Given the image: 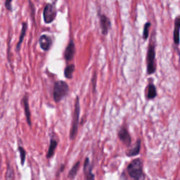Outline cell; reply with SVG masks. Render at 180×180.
I'll return each instance as SVG.
<instances>
[{"instance_id": "3", "label": "cell", "mask_w": 180, "mask_h": 180, "mask_svg": "<svg viewBox=\"0 0 180 180\" xmlns=\"http://www.w3.org/2000/svg\"><path fill=\"white\" fill-rule=\"evenodd\" d=\"M79 113H80V105H79V97H77L75 102V109L73 116H72L71 132H70V138H71V139H74L75 137H76L77 133H78Z\"/></svg>"}, {"instance_id": "14", "label": "cell", "mask_w": 180, "mask_h": 180, "mask_svg": "<svg viewBox=\"0 0 180 180\" xmlns=\"http://www.w3.org/2000/svg\"><path fill=\"white\" fill-rule=\"evenodd\" d=\"M27 28H28V23L26 22H23L22 24V29H21V31H20L19 39H18V43L17 44H16V51H19L20 50V46H21L23 39H24V37L25 36V33H26Z\"/></svg>"}, {"instance_id": "9", "label": "cell", "mask_w": 180, "mask_h": 180, "mask_svg": "<svg viewBox=\"0 0 180 180\" xmlns=\"http://www.w3.org/2000/svg\"><path fill=\"white\" fill-rule=\"evenodd\" d=\"M75 53V45L74 41L72 39H71L64 51L65 59L67 61H71L74 57Z\"/></svg>"}, {"instance_id": "24", "label": "cell", "mask_w": 180, "mask_h": 180, "mask_svg": "<svg viewBox=\"0 0 180 180\" xmlns=\"http://www.w3.org/2000/svg\"><path fill=\"white\" fill-rule=\"evenodd\" d=\"M64 167H65V166H64V165H61V167L60 172H63V171H64Z\"/></svg>"}, {"instance_id": "18", "label": "cell", "mask_w": 180, "mask_h": 180, "mask_svg": "<svg viewBox=\"0 0 180 180\" xmlns=\"http://www.w3.org/2000/svg\"><path fill=\"white\" fill-rule=\"evenodd\" d=\"M75 69V66L74 64L67 65L64 70V76L67 79H72Z\"/></svg>"}, {"instance_id": "22", "label": "cell", "mask_w": 180, "mask_h": 180, "mask_svg": "<svg viewBox=\"0 0 180 180\" xmlns=\"http://www.w3.org/2000/svg\"><path fill=\"white\" fill-rule=\"evenodd\" d=\"M11 0H9V1H6L4 2V5H5L6 9L9 11H12V6H11Z\"/></svg>"}, {"instance_id": "20", "label": "cell", "mask_w": 180, "mask_h": 180, "mask_svg": "<svg viewBox=\"0 0 180 180\" xmlns=\"http://www.w3.org/2000/svg\"><path fill=\"white\" fill-rule=\"evenodd\" d=\"M13 175H14V174H13V168L11 167L10 165H8L7 170H6V180H13Z\"/></svg>"}, {"instance_id": "23", "label": "cell", "mask_w": 180, "mask_h": 180, "mask_svg": "<svg viewBox=\"0 0 180 180\" xmlns=\"http://www.w3.org/2000/svg\"><path fill=\"white\" fill-rule=\"evenodd\" d=\"M29 3L30 4V8H31V10H32V18H33L34 22H35V7H34V6L32 5V4L31 2H29Z\"/></svg>"}, {"instance_id": "8", "label": "cell", "mask_w": 180, "mask_h": 180, "mask_svg": "<svg viewBox=\"0 0 180 180\" xmlns=\"http://www.w3.org/2000/svg\"><path fill=\"white\" fill-rule=\"evenodd\" d=\"M118 137L123 143L127 146H130L132 142V138L129 132L125 127H121L118 132Z\"/></svg>"}, {"instance_id": "1", "label": "cell", "mask_w": 180, "mask_h": 180, "mask_svg": "<svg viewBox=\"0 0 180 180\" xmlns=\"http://www.w3.org/2000/svg\"><path fill=\"white\" fill-rule=\"evenodd\" d=\"M127 171L132 180H145L143 171V162L140 158H136L128 165Z\"/></svg>"}, {"instance_id": "4", "label": "cell", "mask_w": 180, "mask_h": 180, "mask_svg": "<svg viewBox=\"0 0 180 180\" xmlns=\"http://www.w3.org/2000/svg\"><path fill=\"white\" fill-rule=\"evenodd\" d=\"M57 15V9L54 4L47 3L44 6L43 11V17L44 22L47 24L52 23Z\"/></svg>"}, {"instance_id": "16", "label": "cell", "mask_w": 180, "mask_h": 180, "mask_svg": "<svg viewBox=\"0 0 180 180\" xmlns=\"http://www.w3.org/2000/svg\"><path fill=\"white\" fill-rule=\"evenodd\" d=\"M79 166H80V162L78 161L76 163H75V165L72 166L71 170L69 171L68 174V179L71 180H73L75 178L77 174H78V172L79 170Z\"/></svg>"}, {"instance_id": "17", "label": "cell", "mask_w": 180, "mask_h": 180, "mask_svg": "<svg viewBox=\"0 0 180 180\" xmlns=\"http://www.w3.org/2000/svg\"><path fill=\"white\" fill-rule=\"evenodd\" d=\"M157 95V91H156V87L153 84H150L148 86V90H147V98L148 99H153L156 98Z\"/></svg>"}, {"instance_id": "15", "label": "cell", "mask_w": 180, "mask_h": 180, "mask_svg": "<svg viewBox=\"0 0 180 180\" xmlns=\"http://www.w3.org/2000/svg\"><path fill=\"white\" fill-rule=\"evenodd\" d=\"M58 145V141L57 140L51 139L50 141V147H49V150L47 152V154H46V158H52L53 155H54L55 150L57 149Z\"/></svg>"}, {"instance_id": "19", "label": "cell", "mask_w": 180, "mask_h": 180, "mask_svg": "<svg viewBox=\"0 0 180 180\" xmlns=\"http://www.w3.org/2000/svg\"><path fill=\"white\" fill-rule=\"evenodd\" d=\"M151 23L150 22H147L144 24V31H143V38L144 40H146L149 37V29H150L151 27Z\"/></svg>"}, {"instance_id": "21", "label": "cell", "mask_w": 180, "mask_h": 180, "mask_svg": "<svg viewBox=\"0 0 180 180\" xmlns=\"http://www.w3.org/2000/svg\"><path fill=\"white\" fill-rule=\"evenodd\" d=\"M18 151L20 153V163H21V165H23L25 163V149L23 148L22 146H18Z\"/></svg>"}, {"instance_id": "12", "label": "cell", "mask_w": 180, "mask_h": 180, "mask_svg": "<svg viewBox=\"0 0 180 180\" xmlns=\"http://www.w3.org/2000/svg\"><path fill=\"white\" fill-rule=\"evenodd\" d=\"M22 102L23 104V107H24L25 115V117H26L27 123L29 125V126L31 127V114H30L28 97L27 95H25L24 97H23V98L22 99Z\"/></svg>"}, {"instance_id": "13", "label": "cell", "mask_w": 180, "mask_h": 180, "mask_svg": "<svg viewBox=\"0 0 180 180\" xmlns=\"http://www.w3.org/2000/svg\"><path fill=\"white\" fill-rule=\"evenodd\" d=\"M140 149H141V140L138 139L134 146L130 149L129 151L126 152V155L128 157H132V156H137L139 153Z\"/></svg>"}, {"instance_id": "2", "label": "cell", "mask_w": 180, "mask_h": 180, "mask_svg": "<svg viewBox=\"0 0 180 180\" xmlns=\"http://www.w3.org/2000/svg\"><path fill=\"white\" fill-rule=\"evenodd\" d=\"M69 92V86L65 81L58 80L53 86V97L56 103H58L66 97Z\"/></svg>"}, {"instance_id": "5", "label": "cell", "mask_w": 180, "mask_h": 180, "mask_svg": "<svg viewBox=\"0 0 180 180\" xmlns=\"http://www.w3.org/2000/svg\"><path fill=\"white\" fill-rule=\"evenodd\" d=\"M155 46L150 44L147 51V73L151 75L156 72Z\"/></svg>"}, {"instance_id": "10", "label": "cell", "mask_w": 180, "mask_h": 180, "mask_svg": "<svg viewBox=\"0 0 180 180\" xmlns=\"http://www.w3.org/2000/svg\"><path fill=\"white\" fill-rule=\"evenodd\" d=\"M111 25V20H110L109 18L106 15L103 14L100 16V26H101V28L102 34L104 35H106L108 34Z\"/></svg>"}, {"instance_id": "6", "label": "cell", "mask_w": 180, "mask_h": 180, "mask_svg": "<svg viewBox=\"0 0 180 180\" xmlns=\"http://www.w3.org/2000/svg\"><path fill=\"white\" fill-rule=\"evenodd\" d=\"M83 172L85 175V180H95V175L92 173V166L91 165L89 158L86 157L84 162Z\"/></svg>"}, {"instance_id": "7", "label": "cell", "mask_w": 180, "mask_h": 180, "mask_svg": "<svg viewBox=\"0 0 180 180\" xmlns=\"http://www.w3.org/2000/svg\"><path fill=\"white\" fill-rule=\"evenodd\" d=\"M39 46L44 51H49L53 44V39L47 35H42L39 39Z\"/></svg>"}, {"instance_id": "11", "label": "cell", "mask_w": 180, "mask_h": 180, "mask_svg": "<svg viewBox=\"0 0 180 180\" xmlns=\"http://www.w3.org/2000/svg\"><path fill=\"white\" fill-rule=\"evenodd\" d=\"M173 39L175 45L178 46L180 42V15L174 20V28L173 32Z\"/></svg>"}]
</instances>
